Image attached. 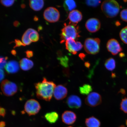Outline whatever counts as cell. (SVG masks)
Here are the masks:
<instances>
[{
	"label": "cell",
	"mask_w": 127,
	"mask_h": 127,
	"mask_svg": "<svg viewBox=\"0 0 127 127\" xmlns=\"http://www.w3.org/2000/svg\"><path fill=\"white\" fill-rule=\"evenodd\" d=\"M101 9L106 17L112 18L116 16L119 14L120 6L117 1L109 0L103 1L101 4Z\"/></svg>",
	"instance_id": "3957f363"
},
{
	"label": "cell",
	"mask_w": 127,
	"mask_h": 127,
	"mask_svg": "<svg viewBox=\"0 0 127 127\" xmlns=\"http://www.w3.org/2000/svg\"><path fill=\"white\" fill-rule=\"evenodd\" d=\"M1 87L3 93L6 96H13L18 91V87L16 84L7 79L2 81Z\"/></svg>",
	"instance_id": "5b68a950"
},
{
	"label": "cell",
	"mask_w": 127,
	"mask_h": 127,
	"mask_svg": "<svg viewBox=\"0 0 127 127\" xmlns=\"http://www.w3.org/2000/svg\"><path fill=\"white\" fill-rule=\"evenodd\" d=\"M85 65L86 66L87 68H89L90 66V63H88L86 62V63L85 64Z\"/></svg>",
	"instance_id": "ab89813d"
},
{
	"label": "cell",
	"mask_w": 127,
	"mask_h": 127,
	"mask_svg": "<svg viewBox=\"0 0 127 127\" xmlns=\"http://www.w3.org/2000/svg\"><path fill=\"white\" fill-rule=\"evenodd\" d=\"M20 66L23 70L27 71L30 70L33 67L34 63L31 60L25 58L20 60Z\"/></svg>",
	"instance_id": "ac0fdd59"
},
{
	"label": "cell",
	"mask_w": 127,
	"mask_h": 127,
	"mask_svg": "<svg viewBox=\"0 0 127 127\" xmlns=\"http://www.w3.org/2000/svg\"><path fill=\"white\" fill-rule=\"evenodd\" d=\"M44 17L47 21L50 23L58 22L60 17L59 11L56 8L50 7L47 8L44 11Z\"/></svg>",
	"instance_id": "ba28073f"
},
{
	"label": "cell",
	"mask_w": 127,
	"mask_h": 127,
	"mask_svg": "<svg viewBox=\"0 0 127 127\" xmlns=\"http://www.w3.org/2000/svg\"><path fill=\"white\" fill-rule=\"evenodd\" d=\"M106 69L109 71H113L115 69L116 66L115 60L114 58H110L106 60L104 63Z\"/></svg>",
	"instance_id": "603a6c76"
},
{
	"label": "cell",
	"mask_w": 127,
	"mask_h": 127,
	"mask_svg": "<svg viewBox=\"0 0 127 127\" xmlns=\"http://www.w3.org/2000/svg\"><path fill=\"white\" fill-rule=\"evenodd\" d=\"M120 109L125 113H127V98L122 99L120 104Z\"/></svg>",
	"instance_id": "484cf974"
},
{
	"label": "cell",
	"mask_w": 127,
	"mask_h": 127,
	"mask_svg": "<svg viewBox=\"0 0 127 127\" xmlns=\"http://www.w3.org/2000/svg\"><path fill=\"white\" fill-rule=\"evenodd\" d=\"M20 22L17 21H16L14 22L13 23L14 26L16 27H17L20 26Z\"/></svg>",
	"instance_id": "d590c367"
},
{
	"label": "cell",
	"mask_w": 127,
	"mask_h": 127,
	"mask_svg": "<svg viewBox=\"0 0 127 127\" xmlns=\"http://www.w3.org/2000/svg\"><path fill=\"white\" fill-rule=\"evenodd\" d=\"M44 117L47 121L51 124L56 123L59 118L58 114L55 112L47 113L45 114Z\"/></svg>",
	"instance_id": "44dd1931"
},
{
	"label": "cell",
	"mask_w": 127,
	"mask_h": 127,
	"mask_svg": "<svg viewBox=\"0 0 127 127\" xmlns=\"http://www.w3.org/2000/svg\"><path fill=\"white\" fill-rule=\"evenodd\" d=\"M60 64L63 66L65 67H67L68 66V59L66 58H60Z\"/></svg>",
	"instance_id": "4dcf8cb0"
},
{
	"label": "cell",
	"mask_w": 127,
	"mask_h": 127,
	"mask_svg": "<svg viewBox=\"0 0 127 127\" xmlns=\"http://www.w3.org/2000/svg\"><path fill=\"white\" fill-rule=\"evenodd\" d=\"M68 127H72V126H70Z\"/></svg>",
	"instance_id": "c3c4849f"
},
{
	"label": "cell",
	"mask_w": 127,
	"mask_h": 127,
	"mask_svg": "<svg viewBox=\"0 0 127 127\" xmlns=\"http://www.w3.org/2000/svg\"><path fill=\"white\" fill-rule=\"evenodd\" d=\"M79 33L78 27L77 25L71 24L67 25L65 24L60 34V42L62 43L69 39H75L78 38L80 36Z\"/></svg>",
	"instance_id": "7a4b0ae2"
},
{
	"label": "cell",
	"mask_w": 127,
	"mask_h": 127,
	"mask_svg": "<svg viewBox=\"0 0 127 127\" xmlns=\"http://www.w3.org/2000/svg\"><path fill=\"white\" fill-rule=\"evenodd\" d=\"M100 40L98 38H87L84 44V48L87 53L95 55L99 51Z\"/></svg>",
	"instance_id": "277c9868"
},
{
	"label": "cell",
	"mask_w": 127,
	"mask_h": 127,
	"mask_svg": "<svg viewBox=\"0 0 127 127\" xmlns=\"http://www.w3.org/2000/svg\"><path fill=\"white\" fill-rule=\"evenodd\" d=\"M120 127H125L124 126H123V125H122V126H121Z\"/></svg>",
	"instance_id": "bcb514c9"
},
{
	"label": "cell",
	"mask_w": 127,
	"mask_h": 127,
	"mask_svg": "<svg viewBox=\"0 0 127 127\" xmlns=\"http://www.w3.org/2000/svg\"><path fill=\"white\" fill-rule=\"evenodd\" d=\"M120 36L122 41L127 44V26L122 29L120 32Z\"/></svg>",
	"instance_id": "d4e9b609"
},
{
	"label": "cell",
	"mask_w": 127,
	"mask_h": 127,
	"mask_svg": "<svg viewBox=\"0 0 127 127\" xmlns=\"http://www.w3.org/2000/svg\"><path fill=\"white\" fill-rule=\"evenodd\" d=\"M85 123L87 127H100L101 125L99 120L93 116L86 119Z\"/></svg>",
	"instance_id": "ffe728a7"
},
{
	"label": "cell",
	"mask_w": 127,
	"mask_h": 127,
	"mask_svg": "<svg viewBox=\"0 0 127 127\" xmlns=\"http://www.w3.org/2000/svg\"><path fill=\"white\" fill-rule=\"evenodd\" d=\"M66 104L71 109H79L81 107L82 102L81 98L77 95H71L66 99Z\"/></svg>",
	"instance_id": "4fadbf2b"
},
{
	"label": "cell",
	"mask_w": 127,
	"mask_h": 127,
	"mask_svg": "<svg viewBox=\"0 0 127 127\" xmlns=\"http://www.w3.org/2000/svg\"><path fill=\"white\" fill-rule=\"evenodd\" d=\"M6 113V109L4 108L0 107V116L4 117Z\"/></svg>",
	"instance_id": "d6a6232c"
},
{
	"label": "cell",
	"mask_w": 127,
	"mask_h": 127,
	"mask_svg": "<svg viewBox=\"0 0 127 127\" xmlns=\"http://www.w3.org/2000/svg\"><path fill=\"white\" fill-rule=\"evenodd\" d=\"M36 96L38 99L50 101L53 95L56 85L55 83L44 77L42 82L35 84Z\"/></svg>",
	"instance_id": "6da1fadb"
},
{
	"label": "cell",
	"mask_w": 127,
	"mask_h": 127,
	"mask_svg": "<svg viewBox=\"0 0 127 127\" xmlns=\"http://www.w3.org/2000/svg\"><path fill=\"white\" fill-rule=\"evenodd\" d=\"M5 77L4 71L2 69H0V82H1Z\"/></svg>",
	"instance_id": "e575fe53"
},
{
	"label": "cell",
	"mask_w": 127,
	"mask_h": 127,
	"mask_svg": "<svg viewBox=\"0 0 127 127\" xmlns=\"http://www.w3.org/2000/svg\"><path fill=\"white\" fill-rule=\"evenodd\" d=\"M115 74H112V77H115Z\"/></svg>",
	"instance_id": "ee69618b"
},
{
	"label": "cell",
	"mask_w": 127,
	"mask_h": 127,
	"mask_svg": "<svg viewBox=\"0 0 127 127\" xmlns=\"http://www.w3.org/2000/svg\"><path fill=\"white\" fill-rule=\"evenodd\" d=\"M67 93V89L65 87L62 85H59L55 87L53 95L56 99L60 100L65 98Z\"/></svg>",
	"instance_id": "5bb4252c"
},
{
	"label": "cell",
	"mask_w": 127,
	"mask_h": 127,
	"mask_svg": "<svg viewBox=\"0 0 127 127\" xmlns=\"http://www.w3.org/2000/svg\"><path fill=\"white\" fill-rule=\"evenodd\" d=\"M126 125H127V120H126Z\"/></svg>",
	"instance_id": "f6af8a7d"
},
{
	"label": "cell",
	"mask_w": 127,
	"mask_h": 127,
	"mask_svg": "<svg viewBox=\"0 0 127 127\" xmlns=\"http://www.w3.org/2000/svg\"><path fill=\"white\" fill-rule=\"evenodd\" d=\"M79 90L81 94L87 95L93 91V88L89 84H85L79 87Z\"/></svg>",
	"instance_id": "cb8c5ba5"
},
{
	"label": "cell",
	"mask_w": 127,
	"mask_h": 127,
	"mask_svg": "<svg viewBox=\"0 0 127 127\" xmlns=\"http://www.w3.org/2000/svg\"><path fill=\"white\" fill-rule=\"evenodd\" d=\"M107 48L108 51L114 55L118 54L123 50L118 41L114 39H111L108 41Z\"/></svg>",
	"instance_id": "8fae6325"
},
{
	"label": "cell",
	"mask_w": 127,
	"mask_h": 127,
	"mask_svg": "<svg viewBox=\"0 0 127 127\" xmlns=\"http://www.w3.org/2000/svg\"><path fill=\"white\" fill-rule=\"evenodd\" d=\"M5 122L3 121L0 122V127H5Z\"/></svg>",
	"instance_id": "74e56055"
},
{
	"label": "cell",
	"mask_w": 127,
	"mask_h": 127,
	"mask_svg": "<svg viewBox=\"0 0 127 127\" xmlns=\"http://www.w3.org/2000/svg\"><path fill=\"white\" fill-rule=\"evenodd\" d=\"M120 17L123 21L127 22V8L123 9L121 12Z\"/></svg>",
	"instance_id": "f546056e"
},
{
	"label": "cell",
	"mask_w": 127,
	"mask_h": 127,
	"mask_svg": "<svg viewBox=\"0 0 127 127\" xmlns=\"http://www.w3.org/2000/svg\"><path fill=\"white\" fill-rule=\"evenodd\" d=\"M68 18L70 21L69 24L77 25L82 19V14L78 10H74L69 12Z\"/></svg>",
	"instance_id": "2e32d148"
},
{
	"label": "cell",
	"mask_w": 127,
	"mask_h": 127,
	"mask_svg": "<svg viewBox=\"0 0 127 127\" xmlns=\"http://www.w3.org/2000/svg\"><path fill=\"white\" fill-rule=\"evenodd\" d=\"M26 7V5L24 4H22L21 5V7L22 8L24 9Z\"/></svg>",
	"instance_id": "b9f144b4"
},
{
	"label": "cell",
	"mask_w": 127,
	"mask_h": 127,
	"mask_svg": "<svg viewBox=\"0 0 127 127\" xmlns=\"http://www.w3.org/2000/svg\"><path fill=\"white\" fill-rule=\"evenodd\" d=\"M5 68L8 73H15L19 70L20 65L18 62L15 60H11L8 62Z\"/></svg>",
	"instance_id": "e0dca14e"
},
{
	"label": "cell",
	"mask_w": 127,
	"mask_h": 127,
	"mask_svg": "<svg viewBox=\"0 0 127 127\" xmlns=\"http://www.w3.org/2000/svg\"><path fill=\"white\" fill-rule=\"evenodd\" d=\"M29 1L30 7L36 11L41 10L44 7V2L43 0H32Z\"/></svg>",
	"instance_id": "d6986e66"
},
{
	"label": "cell",
	"mask_w": 127,
	"mask_h": 127,
	"mask_svg": "<svg viewBox=\"0 0 127 127\" xmlns=\"http://www.w3.org/2000/svg\"><path fill=\"white\" fill-rule=\"evenodd\" d=\"M101 26L100 21L96 18L89 19L85 24V27L87 31L91 33L96 32L99 31Z\"/></svg>",
	"instance_id": "7c38bea8"
},
{
	"label": "cell",
	"mask_w": 127,
	"mask_h": 127,
	"mask_svg": "<svg viewBox=\"0 0 127 127\" xmlns=\"http://www.w3.org/2000/svg\"><path fill=\"white\" fill-rule=\"evenodd\" d=\"M8 57H0V69H2L5 67L7 64Z\"/></svg>",
	"instance_id": "83f0119b"
},
{
	"label": "cell",
	"mask_w": 127,
	"mask_h": 127,
	"mask_svg": "<svg viewBox=\"0 0 127 127\" xmlns=\"http://www.w3.org/2000/svg\"><path fill=\"white\" fill-rule=\"evenodd\" d=\"M101 2L100 0H87L86 2L87 5L94 7H97Z\"/></svg>",
	"instance_id": "4316f807"
},
{
	"label": "cell",
	"mask_w": 127,
	"mask_h": 127,
	"mask_svg": "<svg viewBox=\"0 0 127 127\" xmlns=\"http://www.w3.org/2000/svg\"><path fill=\"white\" fill-rule=\"evenodd\" d=\"M39 39V35L37 32L33 29L29 28L24 33L22 41L25 45H28L32 42H37Z\"/></svg>",
	"instance_id": "8992f818"
},
{
	"label": "cell",
	"mask_w": 127,
	"mask_h": 127,
	"mask_svg": "<svg viewBox=\"0 0 127 127\" xmlns=\"http://www.w3.org/2000/svg\"><path fill=\"white\" fill-rule=\"evenodd\" d=\"M11 53L12 55L14 56H16L17 54L16 51L14 50H12L11 51Z\"/></svg>",
	"instance_id": "f35d334b"
},
{
	"label": "cell",
	"mask_w": 127,
	"mask_h": 127,
	"mask_svg": "<svg viewBox=\"0 0 127 127\" xmlns=\"http://www.w3.org/2000/svg\"><path fill=\"white\" fill-rule=\"evenodd\" d=\"M64 7L67 12L71 11L76 7V3L72 0H65L64 2Z\"/></svg>",
	"instance_id": "7402d4cb"
},
{
	"label": "cell",
	"mask_w": 127,
	"mask_h": 127,
	"mask_svg": "<svg viewBox=\"0 0 127 127\" xmlns=\"http://www.w3.org/2000/svg\"><path fill=\"white\" fill-rule=\"evenodd\" d=\"M26 53V57L28 58H32L33 56V52L31 50H28L25 52Z\"/></svg>",
	"instance_id": "836d02e7"
},
{
	"label": "cell",
	"mask_w": 127,
	"mask_h": 127,
	"mask_svg": "<svg viewBox=\"0 0 127 127\" xmlns=\"http://www.w3.org/2000/svg\"><path fill=\"white\" fill-rule=\"evenodd\" d=\"M25 110L29 116L35 115L38 113L41 109L39 103L36 100L30 99L25 103Z\"/></svg>",
	"instance_id": "52a82bcc"
},
{
	"label": "cell",
	"mask_w": 127,
	"mask_h": 127,
	"mask_svg": "<svg viewBox=\"0 0 127 127\" xmlns=\"http://www.w3.org/2000/svg\"><path fill=\"white\" fill-rule=\"evenodd\" d=\"M119 92L124 95L126 94V91H125V90L123 89H121Z\"/></svg>",
	"instance_id": "8d00e7d4"
},
{
	"label": "cell",
	"mask_w": 127,
	"mask_h": 127,
	"mask_svg": "<svg viewBox=\"0 0 127 127\" xmlns=\"http://www.w3.org/2000/svg\"><path fill=\"white\" fill-rule=\"evenodd\" d=\"M15 0H1L0 2L2 5L6 7H9L12 6L15 2Z\"/></svg>",
	"instance_id": "f1b7e54d"
},
{
	"label": "cell",
	"mask_w": 127,
	"mask_h": 127,
	"mask_svg": "<svg viewBox=\"0 0 127 127\" xmlns=\"http://www.w3.org/2000/svg\"><path fill=\"white\" fill-rule=\"evenodd\" d=\"M42 26H39L38 28V31H39L42 30Z\"/></svg>",
	"instance_id": "7bdbcfd3"
},
{
	"label": "cell",
	"mask_w": 127,
	"mask_h": 127,
	"mask_svg": "<svg viewBox=\"0 0 127 127\" xmlns=\"http://www.w3.org/2000/svg\"><path fill=\"white\" fill-rule=\"evenodd\" d=\"M15 43V45L14 47V48H16L18 47L21 46H26L25 44H24L23 42H22L20 40L18 39H15V42H14Z\"/></svg>",
	"instance_id": "1f68e13d"
},
{
	"label": "cell",
	"mask_w": 127,
	"mask_h": 127,
	"mask_svg": "<svg viewBox=\"0 0 127 127\" xmlns=\"http://www.w3.org/2000/svg\"><path fill=\"white\" fill-rule=\"evenodd\" d=\"M85 104L90 107H94L99 105L102 102L101 95L96 92L90 93L86 98Z\"/></svg>",
	"instance_id": "9c48e42d"
},
{
	"label": "cell",
	"mask_w": 127,
	"mask_h": 127,
	"mask_svg": "<svg viewBox=\"0 0 127 127\" xmlns=\"http://www.w3.org/2000/svg\"><path fill=\"white\" fill-rule=\"evenodd\" d=\"M65 46L66 50L73 55H76L83 47L80 42L76 41L72 39H68L66 41Z\"/></svg>",
	"instance_id": "30bf717a"
},
{
	"label": "cell",
	"mask_w": 127,
	"mask_h": 127,
	"mask_svg": "<svg viewBox=\"0 0 127 127\" xmlns=\"http://www.w3.org/2000/svg\"><path fill=\"white\" fill-rule=\"evenodd\" d=\"M39 19L38 18V17L36 16H34V20L35 21H37Z\"/></svg>",
	"instance_id": "60d3db41"
},
{
	"label": "cell",
	"mask_w": 127,
	"mask_h": 127,
	"mask_svg": "<svg viewBox=\"0 0 127 127\" xmlns=\"http://www.w3.org/2000/svg\"><path fill=\"white\" fill-rule=\"evenodd\" d=\"M126 74H127V70H126Z\"/></svg>",
	"instance_id": "7dc6e473"
},
{
	"label": "cell",
	"mask_w": 127,
	"mask_h": 127,
	"mask_svg": "<svg viewBox=\"0 0 127 127\" xmlns=\"http://www.w3.org/2000/svg\"></svg>",
	"instance_id": "681fc988"
},
{
	"label": "cell",
	"mask_w": 127,
	"mask_h": 127,
	"mask_svg": "<svg viewBox=\"0 0 127 127\" xmlns=\"http://www.w3.org/2000/svg\"><path fill=\"white\" fill-rule=\"evenodd\" d=\"M62 117L63 123L67 125L73 124L77 118L75 113L70 111H65L62 114Z\"/></svg>",
	"instance_id": "9a60e30c"
}]
</instances>
